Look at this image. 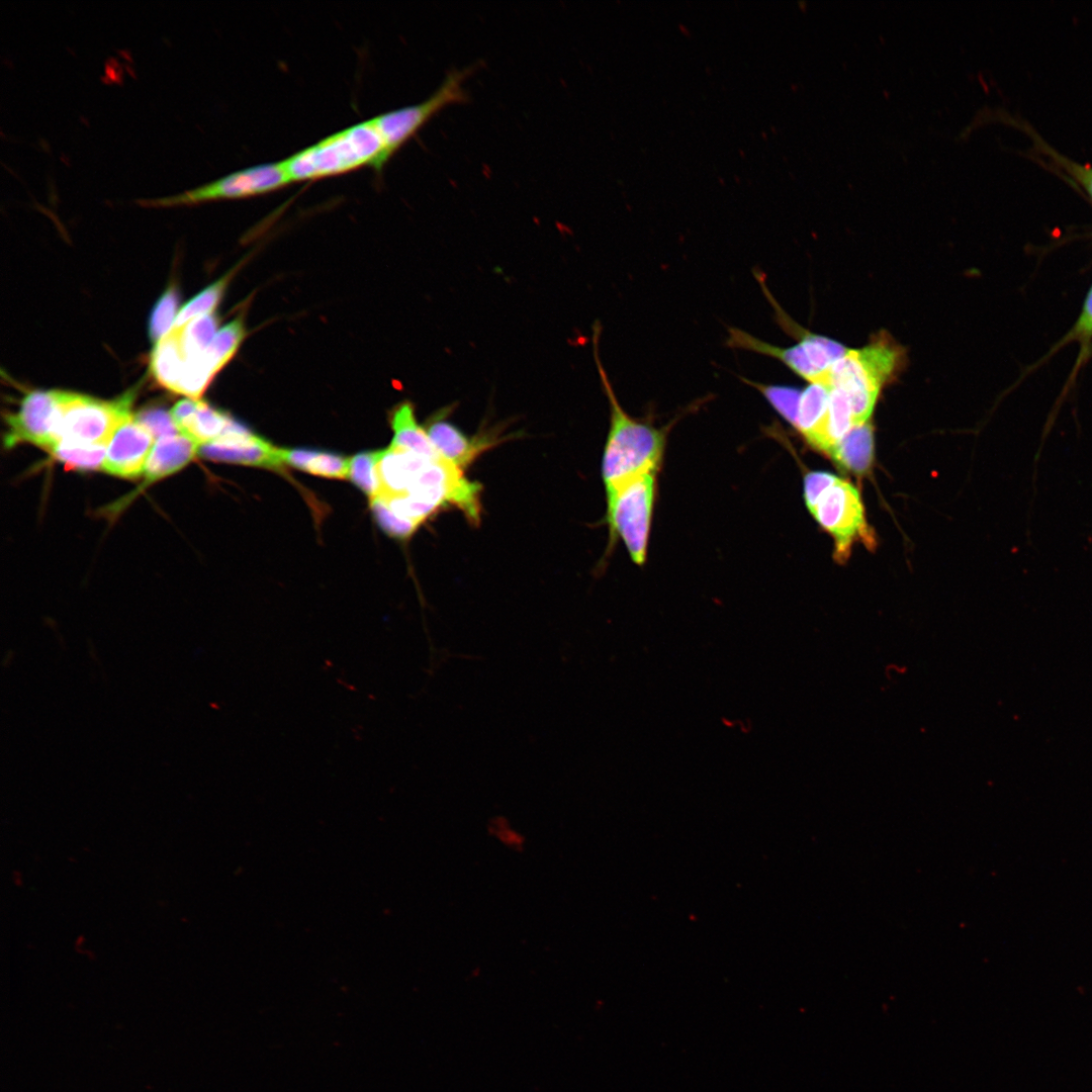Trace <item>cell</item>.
<instances>
[{
    "label": "cell",
    "mask_w": 1092,
    "mask_h": 1092,
    "mask_svg": "<svg viewBox=\"0 0 1092 1092\" xmlns=\"http://www.w3.org/2000/svg\"><path fill=\"white\" fill-rule=\"evenodd\" d=\"M601 325L594 326L593 348L598 373L610 404V430L602 460L606 491L649 473H657L667 429L631 417L620 404L600 357Z\"/></svg>",
    "instance_id": "obj_1"
},
{
    "label": "cell",
    "mask_w": 1092,
    "mask_h": 1092,
    "mask_svg": "<svg viewBox=\"0 0 1092 1092\" xmlns=\"http://www.w3.org/2000/svg\"><path fill=\"white\" fill-rule=\"evenodd\" d=\"M905 361V349L889 333L879 332L864 347L847 349L832 365L830 388L847 395L854 427L868 423L882 388L896 378Z\"/></svg>",
    "instance_id": "obj_2"
},
{
    "label": "cell",
    "mask_w": 1092,
    "mask_h": 1092,
    "mask_svg": "<svg viewBox=\"0 0 1092 1092\" xmlns=\"http://www.w3.org/2000/svg\"><path fill=\"white\" fill-rule=\"evenodd\" d=\"M384 143L372 118L338 131L309 146L281 164L291 183L342 175L364 166L380 171Z\"/></svg>",
    "instance_id": "obj_3"
},
{
    "label": "cell",
    "mask_w": 1092,
    "mask_h": 1092,
    "mask_svg": "<svg viewBox=\"0 0 1092 1092\" xmlns=\"http://www.w3.org/2000/svg\"><path fill=\"white\" fill-rule=\"evenodd\" d=\"M655 492L656 473L636 477L607 492V522L611 534L622 539L631 559L638 565L646 560Z\"/></svg>",
    "instance_id": "obj_4"
},
{
    "label": "cell",
    "mask_w": 1092,
    "mask_h": 1092,
    "mask_svg": "<svg viewBox=\"0 0 1092 1092\" xmlns=\"http://www.w3.org/2000/svg\"><path fill=\"white\" fill-rule=\"evenodd\" d=\"M131 398L126 394L104 401L65 391L57 444L107 446L116 429L131 416Z\"/></svg>",
    "instance_id": "obj_5"
},
{
    "label": "cell",
    "mask_w": 1092,
    "mask_h": 1092,
    "mask_svg": "<svg viewBox=\"0 0 1092 1092\" xmlns=\"http://www.w3.org/2000/svg\"><path fill=\"white\" fill-rule=\"evenodd\" d=\"M475 66L447 73L438 89L426 100L372 118L384 143V163L398 151L437 112L446 106L468 101L464 80Z\"/></svg>",
    "instance_id": "obj_6"
},
{
    "label": "cell",
    "mask_w": 1092,
    "mask_h": 1092,
    "mask_svg": "<svg viewBox=\"0 0 1092 1092\" xmlns=\"http://www.w3.org/2000/svg\"><path fill=\"white\" fill-rule=\"evenodd\" d=\"M290 183L280 161L239 170L178 194L140 199L138 202L145 206H171L246 198L278 190Z\"/></svg>",
    "instance_id": "obj_7"
},
{
    "label": "cell",
    "mask_w": 1092,
    "mask_h": 1092,
    "mask_svg": "<svg viewBox=\"0 0 1092 1092\" xmlns=\"http://www.w3.org/2000/svg\"><path fill=\"white\" fill-rule=\"evenodd\" d=\"M811 514L832 535L835 542L834 558L839 562L848 558L854 541L861 540L867 546L875 542L866 522L859 492L844 479L837 477Z\"/></svg>",
    "instance_id": "obj_8"
},
{
    "label": "cell",
    "mask_w": 1092,
    "mask_h": 1092,
    "mask_svg": "<svg viewBox=\"0 0 1092 1092\" xmlns=\"http://www.w3.org/2000/svg\"><path fill=\"white\" fill-rule=\"evenodd\" d=\"M65 391L34 390L22 399L18 410L6 417L7 447L25 442L52 449L58 442Z\"/></svg>",
    "instance_id": "obj_9"
},
{
    "label": "cell",
    "mask_w": 1092,
    "mask_h": 1092,
    "mask_svg": "<svg viewBox=\"0 0 1092 1092\" xmlns=\"http://www.w3.org/2000/svg\"><path fill=\"white\" fill-rule=\"evenodd\" d=\"M199 452L206 459L219 462L269 468L282 464L280 448L254 435L235 420L220 438L200 446Z\"/></svg>",
    "instance_id": "obj_10"
},
{
    "label": "cell",
    "mask_w": 1092,
    "mask_h": 1092,
    "mask_svg": "<svg viewBox=\"0 0 1092 1092\" xmlns=\"http://www.w3.org/2000/svg\"><path fill=\"white\" fill-rule=\"evenodd\" d=\"M154 445L153 435L131 415L109 440L102 469L118 477L139 476L144 473Z\"/></svg>",
    "instance_id": "obj_11"
},
{
    "label": "cell",
    "mask_w": 1092,
    "mask_h": 1092,
    "mask_svg": "<svg viewBox=\"0 0 1092 1092\" xmlns=\"http://www.w3.org/2000/svg\"><path fill=\"white\" fill-rule=\"evenodd\" d=\"M447 407L435 414L426 425V432L439 455L462 470L481 453L503 441L499 435L484 433L468 436L447 420Z\"/></svg>",
    "instance_id": "obj_12"
},
{
    "label": "cell",
    "mask_w": 1092,
    "mask_h": 1092,
    "mask_svg": "<svg viewBox=\"0 0 1092 1092\" xmlns=\"http://www.w3.org/2000/svg\"><path fill=\"white\" fill-rule=\"evenodd\" d=\"M431 461L433 460L393 445L380 450L377 471L381 489L378 496L408 495Z\"/></svg>",
    "instance_id": "obj_13"
},
{
    "label": "cell",
    "mask_w": 1092,
    "mask_h": 1092,
    "mask_svg": "<svg viewBox=\"0 0 1092 1092\" xmlns=\"http://www.w3.org/2000/svg\"><path fill=\"white\" fill-rule=\"evenodd\" d=\"M199 447L181 433L156 440L144 470L146 480L153 482L177 472L193 459Z\"/></svg>",
    "instance_id": "obj_14"
},
{
    "label": "cell",
    "mask_w": 1092,
    "mask_h": 1092,
    "mask_svg": "<svg viewBox=\"0 0 1092 1092\" xmlns=\"http://www.w3.org/2000/svg\"><path fill=\"white\" fill-rule=\"evenodd\" d=\"M389 422L394 434L391 445L410 450L428 459H442L432 445L426 429L419 425L412 402L404 400L398 403L392 410Z\"/></svg>",
    "instance_id": "obj_15"
},
{
    "label": "cell",
    "mask_w": 1092,
    "mask_h": 1092,
    "mask_svg": "<svg viewBox=\"0 0 1092 1092\" xmlns=\"http://www.w3.org/2000/svg\"><path fill=\"white\" fill-rule=\"evenodd\" d=\"M185 360L181 342V328H172L154 348L151 368L155 379L163 387L175 391Z\"/></svg>",
    "instance_id": "obj_16"
},
{
    "label": "cell",
    "mask_w": 1092,
    "mask_h": 1092,
    "mask_svg": "<svg viewBox=\"0 0 1092 1092\" xmlns=\"http://www.w3.org/2000/svg\"><path fill=\"white\" fill-rule=\"evenodd\" d=\"M829 456L842 468L854 473L870 469L874 456V435L871 424L853 427L831 450Z\"/></svg>",
    "instance_id": "obj_17"
},
{
    "label": "cell",
    "mask_w": 1092,
    "mask_h": 1092,
    "mask_svg": "<svg viewBox=\"0 0 1092 1092\" xmlns=\"http://www.w3.org/2000/svg\"><path fill=\"white\" fill-rule=\"evenodd\" d=\"M232 418L199 400L197 410L177 428L179 432L199 446L220 438Z\"/></svg>",
    "instance_id": "obj_18"
},
{
    "label": "cell",
    "mask_w": 1092,
    "mask_h": 1092,
    "mask_svg": "<svg viewBox=\"0 0 1092 1092\" xmlns=\"http://www.w3.org/2000/svg\"><path fill=\"white\" fill-rule=\"evenodd\" d=\"M829 390L820 384H809L801 390L794 428L806 439L823 421L829 402Z\"/></svg>",
    "instance_id": "obj_19"
},
{
    "label": "cell",
    "mask_w": 1092,
    "mask_h": 1092,
    "mask_svg": "<svg viewBox=\"0 0 1092 1092\" xmlns=\"http://www.w3.org/2000/svg\"><path fill=\"white\" fill-rule=\"evenodd\" d=\"M245 337L242 316H239L217 331L211 344L203 355L216 374L235 355Z\"/></svg>",
    "instance_id": "obj_20"
},
{
    "label": "cell",
    "mask_w": 1092,
    "mask_h": 1092,
    "mask_svg": "<svg viewBox=\"0 0 1092 1092\" xmlns=\"http://www.w3.org/2000/svg\"><path fill=\"white\" fill-rule=\"evenodd\" d=\"M105 445H80L71 443H58L51 452L56 459L73 469L92 470L102 468L105 455Z\"/></svg>",
    "instance_id": "obj_21"
},
{
    "label": "cell",
    "mask_w": 1092,
    "mask_h": 1092,
    "mask_svg": "<svg viewBox=\"0 0 1092 1092\" xmlns=\"http://www.w3.org/2000/svg\"><path fill=\"white\" fill-rule=\"evenodd\" d=\"M232 274L224 275L190 299L178 312L173 328L184 327L196 317L211 313L221 299Z\"/></svg>",
    "instance_id": "obj_22"
},
{
    "label": "cell",
    "mask_w": 1092,
    "mask_h": 1092,
    "mask_svg": "<svg viewBox=\"0 0 1092 1092\" xmlns=\"http://www.w3.org/2000/svg\"><path fill=\"white\" fill-rule=\"evenodd\" d=\"M218 321L211 312L190 321L181 327V342L185 358L201 355L216 335Z\"/></svg>",
    "instance_id": "obj_23"
},
{
    "label": "cell",
    "mask_w": 1092,
    "mask_h": 1092,
    "mask_svg": "<svg viewBox=\"0 0 1092 1092\" xmlns=\"http://www.w3.org/2000/svg\"><path fill=\"white\" fill-rule=\"evenodd\" d=\"M214 375L203 353L196 357L186 358L175 392L197 400Z\"/></svg>",
    "instance_id": "obj_24"
},
{
    "label": "cell",
    "mask_w": 1092,
    "mask_h": 1092,
    "mask_svg": "<svg viewBox=\"0 0 1092 1092\" xmlns=\"http://www.w3.org/2000/svg\"><path fill=\"white\" fill-rule=\"evenodd\" d=\"M379 451L362 452L350 458L348 478L370 499L380 494V480L377 471Z\"/></svg>",
    "instance_id": "obj_25"
},
{
    "label": "cell",
    "mask_w": 1092,
    "mask_h": 1092,
    "mask_svg": "<svg viewBox=\"0 0 1092 1092\" xmlns=\"http://www.w3.org/2000/svg\"><path fill=\"white\" fill-rule=\"evenodd\" d=\"M742 380L758 390L778 414L794 427L800 389L791 386L759 383L746 378H742Z\"/></svg>",
    "instance_id": "obj_26"
},
{
    "label": "cell",
    "mask_w": 1092,
    "mask_h": 1092,
    "mask_svg": "<svg viewBox=\"0 0 1092 1092\" xmlns=\"http://www.w3.org/2000/svg\"><path fill=\"white\" fill-rule=\"evenodd\" d=\"M178 303L179 297L176 288L169 286L155 304L149 323V335L155 344L173 328L178 314Z\"/></svg>",
    "instance_id": "obj_27"
},
{
    "label": "cell",
    "mask_w": 1092,
    "mask_h": 1092,
    "mask_svg": "<svg viewBox=\"0 0 1092 1092\" xmlns=\"http://www.w3.org/2000/svg\"><path fill=\"white\" fill-rule=\"evenodd\" d=\"M370 507L376 523L390 537L405 540L410 538L421 525L415 521L401 518L394 514L380 496L370 499Z\"/></svg>",
    "instance_id": "obj_28"
},
{
    "label": "cell",
    "mask_w": 1092,
    "mask_h": 1092,
    "mask_svg": "<svg viewBox=\"0 0 1092 1092\" xmlns=\"http://www.w3.org/2000/svg\"><path fill=\"white\" fill-rule=\"evenodd\" d=\"M350 458L339 454L315 450L304 471L328 478H348Z\"/></svg>",
    "instance_id": "obj_29"
},
{
    "label": "cell",
    "mask_w": 1092,
    "mask_h": 1092,
    "mask_svg": "<svg viewBox=\"0 0 1092 1092\" xmlns=\"http://www.w3.org/2000/svg\"><path fill=\"white\" fill-rule=\"evenodd\" d=\"M1092 340V286L1086 296L1083 308L1074 327L1062 339L1059 346L1070 342H1078L1081 346L1079 359L1084 360L1090 352Z\"/></svg>",
    "instance_id": "obj_30"
},
{
    "label": "cell",
    "mask_w": 1092,
    "mask_h": 1092,
    "mask_svg": "<svg viewBox=\"0 0 1092 1092\" xmlns=\"http://www.w3.org/2000/svg\"><path fill=\"white\" fill-rule=\"evenodd\" d=\"M135 419L150 431L155 440L180 434L171 414L162 408L144 410Z\"/></svg>",
    "instance_id": "obj_31"
},
{
    "label": "cell",
    "mask_w": 1092,
    "mask_h": 1092,
    "mask_svg": "<svg viewBox=\"0 0 1092 1092\" xmlns=\"http://www.w3.org/2000/svg\"><path fill=\"white\" fill-rule=\"evenodd\" d=\"M837 476L824 471H811L804 477V499L812 513L823 493L836 481Z\"/></svg>",
    "instance_id": "obj_32"
},
{
    "label": "cell",
    "mask_w": 1092,
    "mask_h": 1092,
    "mask_svg": "<svg viewBox=\"0 0 1092 1092\" xmlns=\"http://www.w3.org/2000/svg\"><path fill=\"white\" fill-rule=\"evenodd\" d=\"M1067 168L1092 198V167L1068 163Z\"/></svg>",
    "instance_id": "obj_33"
},
{
    "label": "cell",
    "mask_w": 1092,
    "mask_h": 1092,
    "mask_svg": "<svg viewBox=\"0 0 1092 1092\" xmlns=\"http://www.w3.org/2000/svg\"><path fill=\"white\" fill-rule=\"evenodd\" d=\"M1091 351H1092V345H1091V348H1090V352H1091Z\"/></svg>",
    "instance_id": "obj_34"
}]
</instances>
